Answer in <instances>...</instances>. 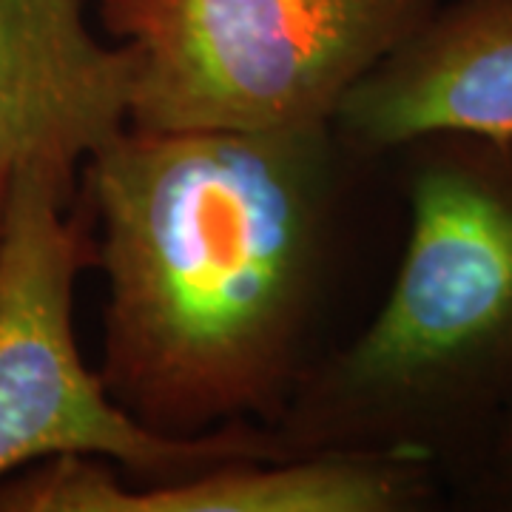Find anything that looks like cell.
Wrapping results in <instances>:
<instances>
[{"instance_id":"9c48e42d","label":"cell","mask_w":512,"mask_h":512,"mask_svg":"<svg viewBox=\"0 0 512 512\" xmlns=\"http://www.w3.org/2000/svg\"><path fill=\"white\" fill-rule=\"evenodd\" d=\"M510 476H512V470H510ZM510 495H512V493H510Z\"/></svg>"},{"instance_id":"7a4b0ae2","label":"cell","mask_w":512,"mask_h":512,"mask_svg":"<svg viewBox=\"0 0 512 512\" xmlns=\"http://www.w3.org/2000/svg\"><path fill=\"white\" fill-rule=\"evenodd\" d=\"M402 157L410 231L384 302L316 356L268 430L282 456L384 453L439 470L512 413V140L430 134Z\"/></svg>"},{"instance_id":"52a82bcc","label":"cell","mask_w":512,"mask_h":512,"mask_svg":"<svg viewBox=\"0 0 512 512\" xmlns=\"http://www.w3.org/2000/svg\"><path fill=\"white\" fill-rule=\"evenodd\" d=\"M128 126V55L83 0H0V205L23 165L77 177Z\"/></svg>"},{"instance_id":"ba28073f","label":"cell","mask_w":512,"mask_h":512,"mask_svg":"<svg viewBox=\"0 0 512 512\" xmlns=\"http://www.w3.org/2000/svg\"><path fill=\"white\" fill-rule=\"evenodd\" d=\"M493 453L495 458L507 467V470H512V413H510V419L504 421V427H501L498 439H495Z\"/></svg>"},{"instance_id":"277c9868","label":"cell","mask_w":512,"mask_h":512,"mask_svg":"<svg viewBox=\"0 0 512 512\" xmlns=\"http://www.w3.org/2000/svg\"><path fill=\"white\" fill-rule=\"evenodd\" d=\"M77 177L23 165L0 205V481L55 456L114 464L131 481L200 473L234 458H288L265 424L163 436L111 399L74 339V285L94 237Z\"/></svg>"},{"instance_id":"3957f363","label":"cell","mask_w":512,"mask_h":512,"mask_svg":"<svg viewBox=\"0 0 512 512\" xmlns=\"http://www.w3.org/2000/svg\"><path fill=\"white\" fill-rule=\"evenodd\" d=\"M439 0H100L134 131L330 123Z\"/></svg>"},{"instance_id":"6da1fadb","label":"cell","mask_w":512,"mask_h":512,"mask_svg":"<svg viewBox=\"0 0 512 512\" xmlns=\"http://www.w3.org/2000/svg\"><path fill=\"white\" fill-rule=\"evenodd\" d=\"M353 163L330 123L123 128L89 154L111 399L163 436L268 427L316 362Z\"/></svg>"},{"instance_id":"5b68a950","label":"cell","mask_w":512,"mask_h":512,"mask_svg":"<svg viewBox=\"0 0 512 512\" xmlns=\"http://www.w3.org/2000/svg\"><path fill=\"white\" fill-rule=\"evenodd\" d=\"M436 493V467L384 453L234 458L165 481L55 456L0 481V512H410Z\"/></svg>"},{"instance_id":"8992f818","label":"cell","mask_w":512,"mask_h":512,"mask_svg":"<svg viewBox=\"0 0 512 512\" xmlns=\"http://www.w3.org/2000/svg\"><path fill=\"white\" fill-rule=\"evenodd\" d=\"M330 126L353 160L430 134L512 140V0H450L345 94Z\"/></svg>"}]
</instances>
